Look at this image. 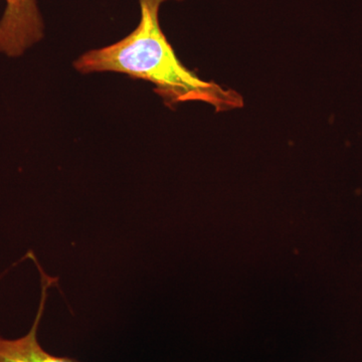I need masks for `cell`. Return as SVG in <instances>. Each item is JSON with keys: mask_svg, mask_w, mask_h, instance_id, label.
<instances>
[{"mask_svg": "<svg viewBox=\"0 0 362 362\" xmlns=\"http://www.w3.org/2000/svg\"><path fill=\"white\" fill-rule=\"evenodd\" d=\"M166 1L170 0H139L141 16L137 28L115 44L86 52L74 63L76 70L113 71L147 81L170 108L185 102H204L216 112L244 106L239 93L202 80L178 59L159 23V11Z\"/></svg>", "mask_w": 362, "mask_h": 362, "instance_id": "6da1fadb", "label": "cell"}, {"mask_svg": "<svg viewBox=\"0 0 362 362\" xmlns=\"http://www.w3.org/2000/svg\"><path fill=\"white\" fill-rule=\"evenodd\" d=\"M0 18V54L16 58L44 37V21L37 0H4Z\"/></svg>", "mask_w": 362, "mask_h": 362, "instance_id": "7a4b0ae2", "label": "cell"}, {"mask_svg": "<svg viewBox=\"0 0 362 362\" xmlns=\"http://www.w3.org/2000/svg\"><path fill=\"white\" fill-rule=\"evenodd\" d=\"M40 270L42 272V299L35 322L25 337L16 339H6L0 337V362H78L69 357L52 356L40 345L37 331L47 299V290L52 283L56 282V279L47 276L40 268Z\"/></svg>", "mask_w": 362, "mask_h": 362, "instance_id": "3957f363", "label": "cell"}]
</instances>
